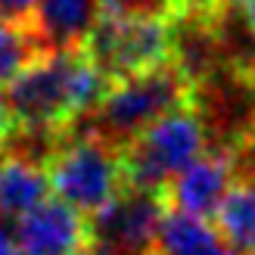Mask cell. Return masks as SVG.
Masks as SVG:
<instances>
[{
	"mask_svg": "<svg viewBox=\"0 0 255 255\" xmlns=\"http://www.w3.org/2000/svg\"><path fill=\"white\" fill-rule=\"evenodd\" d=\"M243 19H246V28L252 34V41H255V0H246L243 3Z\"/></svg>",
	"mask_w": 255,
	"mask_h": 255,
	"instance_id": "obj_19",
	"label": "cell"
},
{
	"mask_svg": "<svg viewBox=\"0 0 255 255\" xmlns=\"http://www.w3.org/2000/svg\"><path fill=\"white\" fill-rule=\"evenodd\" d=\"M227 255H234V252H227Z\"/></svg>",
	"mask_w": 255,
	"mask_h": 255,
	"instance_id": "obj_21",
	"label": "cell"
},
{
	"mask_svg": "<svg viewBox=\"0 0 255 255\" xmlns=\"http://www.w3.org/2000/svg\"><path fill=\"white\" fill-rule=\"evenodd\" d=\"M218 3H231V6H243L246 0H218Z\"/></svg>",
	"mask_w": 255,
	"mask_h": 255,
	"instance_id": "obj_20",
	"label": "cell"
},
{
	"mask_svg": "<svg viewBox=\"0 0 255 255\" xmlns=\"http://www.w3.org/2000/svg\"><path fill=\"white\" fill-rule=\"evenodd\" d=\"M165 209H168L165 193L122 187L119 196H112L103 209L87 215L91 237L97 243L116 246V249L131 252V255H149Z\"/></svg>",
	"mask_w": 255,
	"mask_h": 255,
	"instance_id": "obj_6",
	"label": "cell"
},
{
	"mask_svg": "<svg viewBox=\"0 0 255 255\" xmlns=\"http://www.w3.org/2000/svg\"><path fill=\"white\" fill-rule=\"evenodd\" d=\"M37 56H44V50L37 44L31 25L0 19V84H9Z\"/></svg>",
	"mask_w": 255,
	"mask_h": 255,
	"instance_id": "obj_13",
	"label": "cell"
},
{
	"mask_svg": "<svg viewBox=\"0 0 255 255\" xmlns=\"http://www.w3.org/2000/svg\"><path fill=\"white\" fill-rule=\"evenodd\" d=\"M149 255H227V246L209 221L165 209Z\"/></svg>",
	"mask_w": 255,
	"mask_h": 255,
	"instance_id": "obj_12",
	"label": "cell"
},
{
	"mask_svg": "<svg viewBox=\"0 0 255 255\" xmlns=\"http://www.w3.org/2000/svg\"><path fill=\"white\" fill-rule=\"evenodd\" d=\"M0 255H19V249H16V237L9 234V227H6L3 218H0Z\"/></svg>",
	"mask_w": 255,
	"mask_h": 255,
	"instance_id": "obj_16",
	"label": "cell"
},
{
	"mask_svg": "<svg viewBox=\"0 0 255 255\" xmlns=\"http://www.w3.org/2000/svg\"><path fill=\"white\" fill-rule=\"evenodd\" d=\"M190 103H193V84L171 59L152 72L109 84L97 109L81 125L91 128L97 137H103L116 149H122L152 122Z\"/></svg>",
	"mask_w": 255,
	"mask_h": 255,
	"instance_id": "obj_2",
	"label": "cell"
},
{
	"mask_svg": "<svg viewBox=\"0 0 255 255\" xmlns=\"http://www.w3.org/2000/svg\"><path fill=\"white\" fill-rule=\"evenodd\" d=\"M215 231L234 255H255V174H237L215 212Z\"/></svg>",
	"mask_w": 255,
	"mask_h": 255,
	"instance_id": "obj_11",
	"label": "cell"
},
{
	"mask_svg": "<svg viewBox=\"0 0 255 255\" xmlns=\"http://www.w3.org/2000/svg\"><path fill=\"white\" fill-rule=\"evenodd\" d=\"M37 0H0V19L9 22H28Z\"/></svg>",
	"mask_w": 255,
	"mask_h": 255,
	"instance_id": "obj_14",
	"label": "cell"
},
{
	"mask_svg": "<svg viewBox=\"0 0 255 255\" xmlns=\"http://www.w3.org/2000/svg\"><path fill=\"white\" fill-rule=\"evenodd\" d=\"M237 181V152L215 146L202 152L196 162H190L187 168L171 181L165 190V202L168 209L187 212L193 218H215L218 206L224 202L227 190Z\"/></svg>",
	"mask_w": 255,
	"mask_h": 255,
	"instance_id": "obj_8",
	"label": "cell"
},
{
	"mask_svg": "<svg viewBox=\"0 0 255 255\" xmlns=\"http://www.w3.org/2000/svg\"><path fill=\"white\" fill-rule=\"evenodd\" d=\"M206 137L209 128L193 103L162 116L119 149L125 187L165 193L174 177L206 152Z\"/></svg>",
	"mask_w": 255,
	"mask_h": 255,
	"instance_id": "obj_5",
	"label": "cell"
},
{
	"mask_svg": "<svg viewBox=\"0 0 255 255\" xmlns=\"http://www.w3.org/2000/svg\"><path fill=\"white\" fill-rule=\"evenodd\" d=\"M100 12V0H37L28 25L44 53H66L84 47Z\"/></svg>",
	"mask_w": 255,
	"mask_h": 255,
	"instance_id": "obj_9",
	"label": "cell"
},
{
	"mask_svg": "<svg viewBox=\"0 0 255 255\" xmlns=\"http://www.w3.org/2000/svg\"><path fill=\"white\" fill-rule=\"evenodd\" d=\"M81 50L116 84L171 62L174 31L165 16L146 9H103Z\"/></svg>",
	"mask_w": 255,
	"mask_h": 255,
	"instance_id": "obj_4",
	"label": "cell"
},
{
	"mask_svg": "<svg viewBox=\"0 0 255 255\" xmlns=\"http://www.w3.org/2000/svg\"><path fill=\"white\" fill-rule=\"evenodd\" d=\"M109 91V81L84 50L44 53L6 84V103L19 134L59 137L84 122Z\"/></svg>",
	"mask_w": 255,
	"mask_h": 255,
	"instance_id": "obj_1",
	"label": "cell"
},
{
	"mask_svg": "<svg viewBox=\"0 0 255 255\" xmlns=\"http://www.w3.org/2000/svg\"><path fill=\"white\" fill-rule=\"evenodd\" d=\"M44 171L53 196L81 215L103 209L125 187L122 152L81 122L56 137L50 156L44 159Z\"/></svg>",
	"mask_w": 255,
	"mask_h": 255,
	"instance_id": "obj_3",
	"label": "cell"
},
{
	"mask_svg": "<svg viewBox=\"0 0 255 255\" xmlns=\"http://www.w3.org/2000/svg\"><path fill=\"white\" fill-rule=\"evenodd\" d=\"M103 9H146V0H100Z\"/></svg>",
	"mask_w": 255,
	"mask_h": 255,
	"instance_id": "obj_18",
	"label": "cell"
},
{
	"mask_svg": "<svg viewBox=\"0 0 255 255\" xmlns=\"http://www.w3.org/2000/svg\"><path fill=\"white\" fill-rule=\"evenodd\" d=\"M16 131V122H12V112H9V103H6V91L0 87V146L6 143Z\"/></svg>",
	"mask_w": 255,
	"mask_h": 255,
	"instance_id": "obj_15",
	"label": "cell"
},
{
	"mask_svg": "<svg viewBox=\"0 0 255 255\" xmlns=\"http://www.w3.org/2000/svg\"><path fill=\"white\" fill-rule=\"evenodd\" d=\"M81 255H131V252H122V249H116V246H106V243H97V240H91Z\"/></svg>",
	"mask_w": 255,
	"mask_h": 255,
	"instance_id": "obj_17",
	"label": "cell"
},
{
	"mask_svg": "<svg viewBox=\"0 0 255 255\" xmlns=\"http://www.w3.org/2000/svg\"><path fill=\"white\" fill-rule=\"evenodd\" d=\"M50 196L44 162L9 152L0 159V218H22Z\"/></svg>",
	"mask_w": 255,
	"mask_h": 255,
	"instance_id": "obj_10",
	"label": "cell"
},
{
	"mask_svg": "<svg viewBox=\"0 0 255 255\" xmlns=\"http://www.w3.org/2000/svg\"><path fill=\"white\" fill-rule=\"evenodd\" d=\"M91 240L87 215L56 196H47L16 221V249L22 255H81Z\"/></svg>",
	"mask_w": 255,
	"mask_h": 255,
	"instance_id": "obj_7",
	"label": "cell"
}]
</instances>
